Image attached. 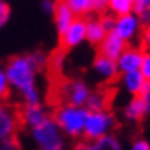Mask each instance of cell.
I'll return each instance as SVG.
<instances>
[{"mask_svg": "<svg viewBox=\"0 0 150 150\" xmlns=\"http://www.w3.org/2000/svg\"><path fill=\"white\" fill-rule=\"evenodd\" d=\"M91 5H92V12L104 14L109 8V0H91Z\"/></svg>", "mask_w": 150, "mask_h": 150, "instance_id": "23", "label": "cell"}, {"mask_svg": "<svg viewBox=\"0 0 150 150\" xmlns=\"http://www.w3.org/2000/svg\"><path fill=\"white\" fill-rule=\"evenodd\" d=\"M106 34H107V31L104 29L100 18H92L89 22H86V40L89 43L100 45Z\"/></svg>", "mask_w": 150, "mask_h": 150, "instance_id": "16", "label": "cell"}, {"mask_svg": "<svg viewBox=\"0 0 150 150\" xmlns=\"http://www.w3.org/2000/svg\"><path fill=\"white\" fill-rule=\"evenodd\" d=\"M47 117V112L45 110V107L40 104V103H35V104H26L23 112H22V121L25 126H28L29 129L38 126L40 122H43Z\"/></svg>", "mask_w": 150, "mask_h": 150, "instance_id": "12", "label": "cell"}, {"mask_svg": "<svg viewBox=\"0 0 150 150\" xmlns=\"http://www.w3.org/2000/svg\"><path fill=\"white\" fill-rule=\"evenodd\" d=\"M115 117L107 110H92L87 115L86 124H84V130H83V136L87 141H95L100 136L112 133V130L115 129Z\"/></svg>", "mask_w": 150, "mask_h": 150, "instance_id": "4", "label": "cell"}, {"mask_svg": "<svg viewBox=\"0 0 150 150\" xmlns=\"http://www.w3.org/2000/svg\"><path fill=\"white\" fill-rule=\"evenodd\" d=\"M93 72L97 74L101 80L112 81L120 74L117 60H113L110 57H106V55H103V54H100V55L93 60Z\"/></svg>", "mask_w": 150, "mask_h": 150, "instance_id": "10", "label": "cell"}, {"mask_svg": "<svg viewBox=\"0 0 150 150\" xmlns=\"http://www.w3.org/2000/svg\"><path fill=\"white\" fill-rule=\"evenodd\" d=\"M87 149H92V150H121V142L115 135L107 133V135L100 136L98 139L91 141V144Z\"/></svg>", "mask_w": 150, "mask_h": 150, "instance_id": "17", "label": "cell"}, {"mask_svg": "<svg viewBox=\"0 0 150 150\" xmlns=\"http://www.w3.org/2000/svg\"><path fill=\"white\" fill-rule=\"evenodd\" d=\"M86 40V20L75 17L74 22L60 34V43L64 49H71Z\"/></svg>", "mask_w": 150, "mask_h": 150, "instance_id": "6", "label": "cell"}, {"mask_svg": "<svg viewBox=\"0 0 150 150\" xmlns=\"http://www.w3.org/2000/svg\"><path fill=\"white\" fill-rule=\"evenodd\" d=\"M9 16H11L9 5L6 3V2H3V0H0V29H2L6 23H8Z\"/></svg>", "mask_w": 150, "mask_h": 150, "instance_id": "21", "label": "cell"}, {"mask_svg": "<svg viewBox=\"0 0 150 150\" xmlns=\"http://www.w3.org/2000/svg\"><path fill=\"white\" fill-rule=\"evenodd\" d=\"M141 26L142 25L139 22V17L133 11V12H127V14H122V16H117L113 31L117 32L122 40H126L127 43H130L139 35Z\"/></svg>", "mask_w": 150, "mask_h": 150, "instance_id": "5", "label": "cell"}, {"mask_svg": "<svg viewBox=\"0 0 150 150\" xmlns=\"http://www.w3.org/2000/svg\"><path fill=\"white\" fill-rule=\"evenodd\" d=\"M144 81L146 78L139 69L121 74V84L124 87V91L129 92L130 95H139L142 86H144Z\"/></svg>", "mask_w": 150, "mask_h": 150, "instance_id": "14", "label": "cell"}, {"mask_svg": "<svg viewBox=\"0 0 150 150\" xmlns=\"http://www.w3.org/2000/svg\"><path fill=\"white\" fill-rule=\"evenodd\" d=\"M87 115H89V110L86 109V106H75L67 103L57 109L54 120L57 121L61 132L66 136L78 138V136H83Z\"/></svg>", "mask_w": 150, "mask_h": 150, "instance_id": "2", "label": "cell"}, {"mask_svg": "<svg viewBox=\"0 0 150 150\" xmlns=\"http://www.w3.org/2000/svg\"><path fill=\"white\" fill-rule=\"evenodd\" d=\"M136 14L139 17V22L142 26H149L150 25V8H142L139 11H136Z\"/></svg>", "mask_w": 150, "mask_h": 150, "instance_id": "28", "label": "cell"}, {"mask_svg": "<svg viewBox=\"0 0 150 150\" xmlns=\"http://www.w3.org/2000/svg\"><path fill=\"white\" fill-rule=\"evenodd\" d=\"M55 120L46 118L43 122L31 129L34 142L42 150H61L64 147V138Z\"/></svg>", "mask_w": 150, "mask_h": 150, "instance_id": "3", "label": "cell"}, {"mask_svg": "<svg viewBox=\"0 0 150 150\" xmlns=\"http://www.w3.org/2000/svg\"><path fill=\"white\" fill-rule=\"evenodd\" d=\"M49 64V58L42 51L18 55L8 61L5 67L9 87L20 93L25 104L40 103V91L37 86V74Z\"/></svg>", "mask_w": 150, "mask_h": 150, "instance_id": "1", "label": "cell"}, {"mask_svg": "<svg viewBox=\"0 0 150 150\" xmlns=\"http://www.w3.org/2000/svg\"><path fill=\"white\" fill-rule=\"evenodd\" d=\"M139 71H141L142 75H144V78L150 81V52L149 54H144V58H142V63H141Z\"/></svg>", "mask_w": 150, "mask_h": 150, "instance_id": "25", "label": "cell"}, {"mask_svg": "<svg viewBox=\"0 0 150 150\" xmlns=\"http://www.w3.org/2000/svg\"><path fill=\"white\" fill-rule=\"evenodd\" d=\"M58 3V0H42V11L45 14H54L55 11V6Z\"/></svg>", "mask_w": 150, "mask_h": 150, "instance_id": "27", "label": "cell"}, {"mask_svg": "<svg viewBox=\"0 0 150 150\" xmlns=\"http://www.w3.org/2000/svg\"><path fill=\"white\" fill-rule=\"evenodd\" d=\"M63 2L74 11V14L77 16V17L86 16L87 12L92 11L91 0H63Z\"/></svg>", "mask_w": 150, "mask_h": 150, "instance_id": "20", "label": "cell"}, {"mask_svg": "<svg viewBox=\"0 0 150 150\" xmlns=\"http://www.w3.org/2000/svg\"><path fill=\"white\" fill-rule=\"evenodd\" d=\"M9 92V81L8 77H6V72L5 69L0 67V100H3Z\"/></svg>", "mask_w": 150, "mask_h": 150, "instance_id": "22", "label": "cell"}, {"mask_svg": "<svg viewBox=\"0 0 150 150\" xmlns=\"http://www.w3.org/2000/svg\"><path fill=\"white\" fill-rule=\"evenodd\" d=\"M132 150H150V142L147 139L138 138L132 142Z\"/></svg>", "mask_w": 150, "mask_h": 150, "instance_id": "29", "label": "cell"}, {"mask_svg": "<svg viewBox=\"0 0 150 150\" xmlns=\"http://www.w3.org/2000/svg\"><path fill=\"white\" fill-rule=\"evenodd\" d=\"M141 98L144 101V107H146V113H150V92L141 93Z\"/></svg>", "mask_w": 150, "mask_h": 150, "instance_id": "32", "label": "cell"}, {"mask_svg": "<svg viewBox=\"0 0 150 150\" xmlns=\"http://www.w3.org/2000/svg\"><path fill=\"white\" fill-rule=\"evenodd\" d=\"M107 104H109V98L104 92H91L84 106L89 112H92V110H103V109H107Z\"/></svg>", "mask_w": 150, "mask_h": 150, "instance_id": "19", "label": "cell"}, {"mask_svg": "<svg viewBox=\"0 0 150 150\" xmlns=\"http://www.w3.org/2000/svg\"><path fill=\"white\" fill-rule=\"evenodd\" d=\"M142 58H144V52L141 47L136 46H126V49L121 52V55L117 58L118 71L120 74L130 72V71H138L141 67Z\"/></svg>", "mask_w": 150, "mask_h": 150, "instance_id": "8", "label": "cell"}, {"mask_svg": "<svg viewBox=\"0 0 150 150\" xmlns=\"http://www.w3.org/2000/svg\"><path fill=\"white\" fill-rule=\"evenodd\" d=\"M61 95L66 100V103L75 104V106H84L87 98H89V95H91V89L84 81L72 80L69 83L63 84V87H61Z\"/></svg>", "mask_w": 150, "mask_h": 150, "instance_id": "7", "label": "cell"}, {"mask_svg": "<svg viewBox=\"0 0 150 150\" xmlns=\"http://www.w3.org/2000/svg\"><path fill=\"white\" fill-rule=\"evenodd\" d=\"M133 2H135V0H133Z\"/></svg>", "mask_w": 150, "mask_h": 150, "instance_id": "33", "label": "cell"}, {"mask_svg": "<svg viewBox=\"0 0 150 150\" xmlns=\"http://www.w3.org/2000/svg\"><path fill=\"white\" fill-rule=\"evenodd\" d=\"M107 11L117 16H122L127 12H133L135 11V2L133 0H109V8Z\"/></svg>", "mask_w": 150, "mask_h": 150, "instance_id": "18", "label": "cell"}, {"mask_svg": "<svg viewBox=\"0 0 150 150\" xmlns=\"http://www.w3.org/2000/svg\"><path fill=\"white\" fill-rule=\"evenodd\" d=\"M52 16H54V22H55V28H57L58 34L63 32L75 20V17H77L74 14V11L63 2V0H58V3L55 6V11H54Z\"/></svg>", "mask_w": 150, "mask_h": 150, "instance_id": "13", "label": "cell"}, {"mask_svg": "<svg viewBox=\"0 0 150 150\" xmlns=\"http://www.w3.org/2000/svg\"><path fill=\"white\" fill-rule=\"evenodd\" d=\"M142 8H150V0H135V12Z\"/></svg>", "mask_w": 150, "mask_h": 150, "instance_id": "31", "label": "cell"}, {"mask_svg": "<svg viewBox=\"0 0 150 150\" xmlns=\"http://www.w3.org/2000/svg\"><path fill=\"white\" fill-rule=\"evenodd\" d=\"M98 46H100V54L117 60L121 55V52L126 49L127 42L122 40L115 31H109Z\"/></svg>", "mask_w": 150, "mask_h": 150, "instance_id": "9", "label": "cell"}, {"mask_svg": "<svg viewBox=\"0 0 150 150\" xmlns=\"http://www.w3.org/2000/svg\"><path fill=\"white\" fill-rule=\"evenodd\" d=\"M115 17L113 14H103L101 16V23H103V26H104V29L109 32V31H113V26H115Z\"/></svg>", "mask_w": 150, "mask_h": 150, "instance_id": "26", "label": "cell"}, {"mask_svg": "<svg viewBox=\"0 0 150 150\" xmlns=\"http://www.w3.org/2000/svg\"><path fill=\"white\" fill-rule=\"evenodd\" d=\"M17 120L9 107L0 103V142L9 138H16Z\"/></svg>", "mask_w": 150, "mask_h": 150, "instance_id": "11", "label": "cell"}, {"mask_svg": "<svg viewBox=\"0 0 150 150\" xmlns=\"http://www.w3.org/2000/svg\"><path fill=\"white\" fill-rule=\"evenodd\" d=\"M122 113H124V118L127 121H132V122H136L144 118L147 113L141 95H133V98L129 100V103L122 109Z\"/></svg>", "mask_w": 150, "mask_h": 150, "instance_id": "15", "label": "cell"}, {"mask_svg": "<svg viewBox=\"0 0 150 150\" xmlns=\"http://www.w3.org/2000/svg\"><path fill=\"white\" fill-rule=\"evenodd\" d=\"M63 63H64V57H63V54H61V52H57L55 55L49 60V64H51V67H52L55 72H60V71H61Z\"/></svg>", "mask_w": 150, "mask_h": 150, "instance_id": "24", "label": "cell"}, {"mask_svg": "<svg viewBox=\"0 0 150 150\" xmlns=\"http://www.w3.org/2000/svg\"><path fill=\"white\" fill-rule=\"evenodd\" d=\"M141 42H142V46L146 49H150V25L149 26H144V29L141 32Z\"/></svg>", "mask_w": 150, "mask_h": 150, "instance_id": "30", "label": "cell"}]
</instances>
